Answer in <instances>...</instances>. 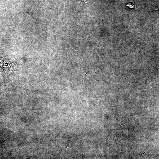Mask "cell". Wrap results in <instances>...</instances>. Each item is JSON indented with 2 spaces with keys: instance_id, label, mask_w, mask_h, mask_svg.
I'll return each mask as SVG.
<instances>
[{
  "instance_id": "6da1fadb",
  "label": "cell",
  "mask_w": 159,
  "mask_h": 159,
  "mask_svg": "<svg viewBox=\"0 0 159 159\" xmlns=\"http://www.w3.org/2000/svg\"><path fill=\"white\" fill-rule=\"evenodd\" d=\"M126 6L127 7H129L130 9H134V5L131 3H129L127 4Z\"/></svg>"
}]
</instances>
